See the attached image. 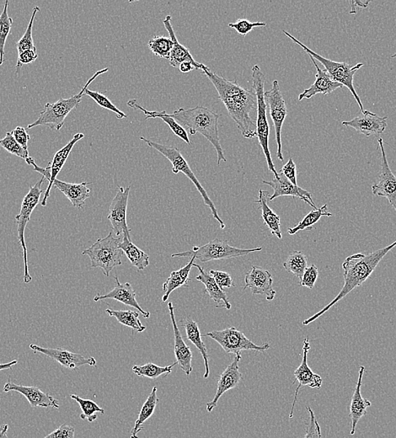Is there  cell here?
<instances>
[{
	"label": "cell",
	"instance_id": "obj_36",
	"mask_svg": "<svg viewBox=\"0 0 396 438\" xmlns=\"http://www.w3.org/2000/svg\"><path fill=\"white\" fill-rule=\"evenodd\" d=\"M106 314L115 317L120 324L128 326L137 332H143L146 326L142 325L140 320V313L132 310H114L113 308L106 310Z\"/></svg>",
	"mask_w": 396,
	"mask_h": 438
},
{
	"label": "cell",
	"instance_id": "obj_1",
	"mask_svg": "<svg viewBox=\"0 0 396 438\" xmlns=\"http://www.w3.org/2000/svg\"><path fill=\"white\" fill-rule=\"evenodd\" d=\"M215 86L220 99L224 103L230 118L237 125L244 137H256V124L253 114L257 109V99L254 89H247L235 80L226 79L212 72L210 69L203 71Z\"/></svg>",
	"mask_w": 396,
	"mask_h": 438
},
{
	"label": "cell",
	"instance_id": "obj_30",
	"mask_svg": "<svg viewBox=\"0 0 396 438\" xmlns=\"http://www.w3.org/2000/svg\"><path fill=\"white\" fill-rule=\"evenodd\" d=\"M127 105L131 107V108L143 111L145 115H146L145 120H149L150 118L162 119L164 122L170 127L171 130L174 133L176 136L181 138V140L186 142L188 145H191L188 132H186L185 128L178 123L176 120L173 119L170 114H167L166 111H162V113H159V111H149L140 106L135 99L128 101Z\"/></svg>",
	"mask_w": 396,
	"mask_h": 438
},
{
	"label": "cell",
	"instance_id": "obj_24",
	"mask_svg": "<svg viewBox=\"0 0 396 438\" xmlns=\"http://www.w3.org/2000/svg\"><path fill=\"white\" fill-rule=\"evenodd\" d=\"M310 57L315 68H317L315 82L312 86L306 89L304 92L300 94L299 96L300 101L304 99H310V98L319 95V94H322L324 96L331 95L337 89L344 87L342 84L336 82L326 70L320 69L317 64V61L312 57L310 56Z\"/></svg>",
	"mask_w": 396,
	"mask_h": 438
},
{
	"label": "cell",
	"instance_id": "obj_41",
	"mask_svg": "<svg viewBox=\"0 0 396 438\" xmlns=\"http://www.w3.org/2000/svg\"><path fill=\"white\" fill-rule=\"evenodd\" d=\"M70 398L79 404L80 409L82 410L80 419L84 420V421L87 420L89 422H93L97 419L96 413L105 414V410L101 408L95 401L82 399V398L77 395H71Z\"/></svg>",
	"mask_w": 396,
	"mask_h": 438
},
{
	"label": "cell",
	"instance_id": "obj_47",
	"mask_svg": "<svg viewBox=\"0 0 396 438\" xmlns=\"http://www.w3.org/2000/svg\"><path fill=\"white\" fill-rule=\"evenodd\" d=\"M318 276L319 271L317 266L312 265L307 268L304 276H302L301 281H300V287L313 289L318 279Z\"/></svg>",
	"mask_w": 396,
	"mask_h": 438
},
{
	"label": "cell",
	"instance_id": "obj_39",
	"mask_svg": "<svg viewBox=\"0 0 396 438\" xmlns=\"http://www.w3.org/2000/svg\"><path fill=\"white\" fill-rule=\"evenodd\" d=\"M177 364L176 361L170 366H159L154 364H146L142 366H133L132 372L137 376L145 377L151 379H155L162 375L166 376L172 372L173 369Z\"/></svg>",
	"mask_w": 396,
	"mask_h": 438
},
{
	"label": "cell",
	"instance_id": "obj_48",
	"mask_svg": "<svg viewBox=\"0 0 396 438\" xmlns=\"http://www.w3.org/2000/svg\"><path fill=\"white\" fill-rule=\"evenodd\" d=\"M209 274L215 279L217 284L219 285V287L222 291H224L225 288H231L235 286L231 276L225 271L211 270Z\"/></svg>",
	"mask_w": 396,
	"mask_h": 438
},
{
	"label": "cell",
	"instance_id": "obj_21",
	"mask_svg": "<svg viewBox=\"0 0 396 438\" xmlns=\"http://www.w3.org/2000/svg\"><path fill=\"white\" fill-rule=\"evenodd\" d=\"M387 118H381L371 111H365L357 118L351 120H344L341 124L346 127L354 128L356 131L366 137L379 136L385 132L387 128Z\"/></svg>",
	"mask_w": 396,
	"mask_h": 438
},
{
	"label": "cell",
	"instance_id": "obj_52",
	"mask_svg": "<svg viewBox=\"0 0 396 438\" xmlns=\"http://www.w3.org/2000/svg\"><path fill=\"white\" fill-rule=\"evenodd\" d=\"M281 172L288 181H290L293 185L298 186L297 183V167L295 161L292 158H289L287 164H284Z\"/></svg>",
	"mask_w": 396,
	"mask_h": 438
},
{
	"label": "cell",
	"instance_id": "obj_58",
	"mask_svg": "<svg viewBox=\"0 0 396 438\" xmlns=\"http://www.w3.org/2000/svg\"><path fill=\"white\" fill-rule=\"evenodd\" d=\"M391 59H396V52L395 53V55L391 56Z\"/></svg>",
	"mask_w": 396,
	"mask_h": 438
},
{
	"label": "cell",
	"instance_id": "obj_46",
	"mask_svg": "<svg viewBox=\"0 0 396 438\" xmlns=\"http://www.w3.org/2000/svg\"><path fill=\"white\" fill-rule=\"evenodd\" d=\"M266 26V24L264 23V22H255V23H252V22L247 19H239L235 22V23H230L229 28L237 30L242 37H246L254 28H264Z\"/></svg>",
	"mask_w": 396,
	"mask_h": 438
},
{
	"label": "cell",
	"instance_id": "obj_5",
	"mask_svg": "<svg viewBox=\"0 0 396 438\" xmlns=\"http://www.w3.org/2000/svg\"><path fill=\"white\" fill-rule=\"evenodd\" d=\"M252 82L253 89L256 92L257 99L256 137H258L262 151L265 155L269 171L274 174V177H278V172L276 171L269 150L270 128L268 117H266L265 101L266 76L258 65H255L252 68Z\"/></svg>",
	"mask_w": 396,
	"mask_h": 438
},
{
	"label": "cell",
	"instance_id": "obj_15",
	"mask_svg": "<svg viewBox=\"0 0 396 438\" xmlns=\"http://www.w3.org/2000/svg\"><path fill=\"white\" fill-rule=\"evenodd\" d=\"M30 348L35 354L41 353V354L50 357L51 359L57 361L66 369H78L79 366L84 365L96 366L95 357L91 356L87 359L86 356L63 349V348H45L35 345V344H30Z\"/></svg>",
	"mask_w": 396,
	"mask_h": 438
},
{
	"label": "cell",
	"instance_id": "obj_28",
	"mask_svg": "<svg viewBox=\"0 0 396 438\" xmlns=\"http://www.w3.org/2000/svg\"><path fill=\"white\" fill-rule=\"evenodd\" d=\"M364 372L365 366H360L357 386H356L353 397H351L349 412V417L351 421V435L355 434L356 427H357L360 419L363 418L364 415H366L367 409L372 405L371 402L365 400L361 394Z\"/></svg>",
	"mask_w": 396,
	"mask_h": 438
},
{
	"label": "cell",
	"instance_id": "obj_22",
	"mask_svg": "<svg viewBox=\"0 0 396 438\" xmlns=\"http://www.w3.org/2000/svg\"><path fill=\"white\" fill-rule=\"evenodd\" d=\"M171 16L169 15L164 20L163 23L164 28L168 31L169 35L173 42V47L171 49L170 56L168 57L169 64L173 67V68H179L182 62H190L195 66L196 70L202 69L203 71L208 69V67L203 64L196 61L193 57L191 56L188 48H186L178 41L175 31L173 30L171 25Z\"/></svg>",
	"mask_w": 396,
	"mask_h": 438
},
{
	"label": "cell",
	"instance_id": "obj_55",
	"mask_svg": "<svg viewBox=\"0 0 396 438\" xmlns=\"http://www.w3.org/2000/svg\"><path fill=\"white\" fill-rule=\"evenodd\" d=\"M179 69L181 73L188 74L191 71L195 70V66L190 62H184L179 67Z\"/></svg>",
	"mask_w": 396,
	"mask_h": 438
},
{
	"label": "cell",
	"instance_id": "obj_19",
	"mask_svg": "<svg viewBox=\"0 0 396 438\" xmlns=\"http://www.w3.org/2000/svg\"><path fill=\"white\" fill-rule=\"evenodd\" d=\"M264 184L268 185L273 189V194L269 196V201H273L280 196H291L293 198H299L308 203L313 209H317V206L315 205L312 198V195L304 189H302L299 186H295L290 181L283 175L280 172L278 177H273L270 181H264Z\"/></svg>",
	"mask_w": 396,
	"mask_h": 438
},
{
	"label": "cell",
	"instance_id": "obj_32",
	"mask_svg": "<svg viewBox=\"0 0 396 438\" xmlns=\"http://www.w3.org/2000/svg\"><path fill=\"white\" fill-rule=\"evenodd\" d=\"M182 327L186 330V337L189 341L193 344V345L198 348L200 353L203 356L204 360V365H205V374L203 375L204 378H208L209 374H210V369H209V360L208 352L205 344L203 341V337L198 327L197 322H195L190 317H186L181 322Z\"/></svg>",
	"mask_w": 396,
	"mask_h": 438
},
{
	"label": "cell",
	"instance_id": "obj_44",
	"mask_svg": "<svg viewBox=\"0 0 396 438\" xmlns=\"http://www.w3.org/2000/svg\"><path fill=\"white\" fill-rule=\"evenodd\" d=\"M84 96H90L91 99L94 100L98 105L102 107V108L113 111V113L115 114V117H117L118 119L128 118V116L123 113L122 111H120L118 107L115 106L113 103L104 95V94L97 91H90V89H86V91H84Z\"/></svg>",
	"mask_w": 396,
	"mask_h": 438
},
{
	"label": "cell",
	"instance_id": "obj_43",
	"mask_svg": "<svg viewBox=\"0 0 396 438\" xmlns=\"http://www.w3.org/2000/svg\"><path fill=\"white\" fill-rule=\"evenodd\" d=\"M39 11L40 8L38 6H35L33 8L32 17H30L28 28H26L23 37H22L16 44L18 53H21L22 52H25L26 50H32V49L35 48L33 38V29L35 17Z\"/></svg>",
	"mask_w": 396,
	"mask_h": 438
},
{
	"label": "cell",
	"instance_id": "obj_16",
	"mask_svg": "<svg viewBox=\"0 0 396 438\" xmlns=\"http://www.w3.org/2000/svg\"><path fill=\"white\" fill-rule=\"evenodd\" d=\"M310 350V338L306 337L304 342V347H302V351H304V355H302V363L300 365L299 368H298L295 371V381H293V384L296 382L299 383V386H298L295 391V400H293L292 409L290 411V415H289V418H293V410H295V406L296 404V401L298 399V394H299V391L301 387L308 386L310 388H322L323 379L319 375L315 374L308 365V361H307V359H308V353Z\"/></svg>",
	"mask_w": 396,
	"mask_h": 438
},
{
	"label": "cell",
	"instance_id": "obj_6",
	"mask_svg": "<svg viewBox=\"0 0 396 438\" xmlns=\"http://www.w3.org/2000/svg\"><path fill=\"white\" fill-rule=\"evenodd\" d=\"M140 140L145 142L146 144L150 147H152V149L157 150L159 153L162 154L164 156V157L170 161L173 167V173L176 174V175L178 173H183L184 175L193 183L196 189H197L200 192V194H201L204 203H205V205L210 208L213 218H215L217 221H219L220 229L225 230V223L220 218L215 204H213V201L210 198H209L206 190L203 189V186L201 184H200L198 179L195 176L193 172L191 171L188 161L185 159L183 155H181V151L175 146L158 144V142L147 140V138H145L144 137H141Z\"/></svg>",
	"mask_w": 396,
	"mask_h": 438
},
{
	"label": "cell",
	"instance_id": "obj_9",
	"mask_svg": "<svg viewBox=\"0 0 396 438\" xmlns=\"http://www.w3.org/2000/svg\"><path fill=\"white\" fill-rule=\"evenodd\" d=\"M261 247L255 249H239L231 247L228 241L215 239L203 247H194L188 252L171 254L175 257H195L198 261L206 263L208 262L225 260V259L237 258L247 254L261 252Z\"/></svg>",
	"mask_w": 396,
	"mask_h": 438
},
{
	"label": "cell",
	"instance_id": "obj_11",
	"mask_svg": "<svg viewBox=\"0 0 396 438\" xmlns=\"http://www.w3.org/2000/svg\"><path fill=\"white\" fill-rule=\"evenodd\" d=\"M202 337H210L220 344L222 349L229 354H240L242 351H256L265 352L270 348L268 343L257 346L249 339L244 333L235 327H230L222 330H213L203 335Z\"/></svg>",
	"mask_w": 396,
	"mask_h": 438
},
{
	"label": "cell",
	"instance_id": "obj_26",
	"mask_svg": "<svg viewBox=\"0 0 396 438\" xmlns=\"http://www.w3.org/2000/svg\"><path fill=\"white\" fill-rule=\"evenodd\" d=\"M84 137V135L83 133L75 134L72 140H71L68 142V144H67L64 147H62L60 150L57 152L55 157H53L52 160V162L48 164L47 169H48L49 172H50V177H49L47 180L49 185L45 191V195H44V198L41 203L43 207H45V206L47 205V200L49 196H50V191L52 190V183L56 180L57 176L59 175L61 169H63L66 161L68 160L71 151H72V150L74 149V145H77V142L79 140H81Z\"/></svg>",
	"mask_w": 396,
	"mask_h": 438
},
{
	"label": "cell",
	"instance_id": "obj_56",
	"mask_svg": "<svg viewBox=\"0 0 396 438\" xmlns=\"http://www.w3.org/2000/svg\"><path fill=\"white\" fill-rule=\"evenodd\" d=\"M9 430V425H2L0 426V438H9L7 432Z\"/></svg>",
	"mask_w": 396,
	"mask_h": 438
},
{
	"label": "cell",
	"instance_id": "obj_25",
	"mask_svg": "<svg viewBox=\"0 0 396 438\" xmlns=\"http://www.w3.org/2000/svg\"><path fill=\"white\" fill-rule=\"evenodd\" d=\"M169 312H170V316L171 323L173 326V330H174V352L176 359V363L180 366L183 372L189 376L193 371V365H191V361H193V352L191 351V348L186 346L184 342L183 337L178 328L176 320L174 314V307H173L172 303H168Z\"/></svg>",
	"mask_w": 396,
	"mask_h": 438
},
{
	"label": "cell",
	"instance_id": "obj_3",
	"mask_svg": "<svg viewBox=\"0 0 396 438\" xmlns=\"http://www.w3.org/2000/svg\"><path fill=\"white\" fill-rule=\"evenodd\" d=\"M170 115L182 127L188 128L191 135L200 133L211 142L217 152V165H220L222 161L226 162L219 135L220 114L207 107L197 106L191 109L180 108Z\"/></svg>",
	"mask_w": 396,
	"mask_h": 438
},
{
	"label": "cell",
	"instance_id": "obj_35",
	"mask_svg": "<svg viewBox=\"0 0 396 438\" xmlns=\"http://www.w3.org/2000/svg\"><path fill=\"white\" fill-rule=\"evenodd\" d=\"M157 391V387L154 386L148 398H147L143 408H142L140 410L139 417H137V421L135 422V427H133L131 432V438H139V433L142 430H144V424L154 415V410L157 409V406L159 403Z\"/></svg>",
	"mask_w": 396,
	"mask_h": 438
},
{
	"label": "cell",
	"instance_id": "obj_13",
	"mask_svg": "<svg viewBox=\"0 0 396 438\" xmlns=\"http://www.w3.org/2000/svg\"><path fill=\"white\" fill-rule=\"evenodd\" d=\"M378 142L382 152L381 172L375 184L372 186V192L376 196H384L387 198L396 212V176L391 172L387 160L383 138L380 137Z\"/></svg>",
	"mask_w": 396,
	"mask_h": 438
},
{
	"label": "cell",
	"instance_id": "obj_37",
	"mask_svg": "<svg viewBox=\"0 0 396 438\" xmlns=\"http://www.w3.org/2000/svg\"><path fill=\"white\" fill-rule=\"evenodd\" d=\"M327 204H324L322 208L313 209L305 218L295 228H289L288 233L289 235H295L299 231L312 230L313 226L317 223L322 217H332V213L327 211Z\"/></svg>",
	"mask_w": 396,
	"mask_h": 438
},
{
	"label": "cell",
	"instance_id": "obj_31",
	"mask_svg": "<svg viewBox=\"0 0 396 438\" xmlns=\"http://www.w3.org/2000/svg\"><path fill=\"white\" fill-rule=\"evenodd\" d=\"M196 258L191 257L190 262L180 270L172 271L168 279L163 284L164 295L162 302H166L171 293L180 288H188L190 281L189 274L191 267L193 266Z\"/></svg>",
	"mask_w": 396,
	"mask_h": 438
},
{
	"label": "cell",
	"instance_id": "obj_18",
	"mask_svg": "<svg viewBox=\"0 0 396 438\" xmlns=\"http://www.w3.org/2000/svg\"><path fill=\"white\" fill-rule=\"evenodd\" d=\"M240 360H242V354L235 355L232 363L227 366L224 373L220 375L219 380H217L216 395L206 406L208 413H211L215 410L217 402H219L222 395L225 394L227 391L237 387L239 382L242 381V374L239 370Z\"/></svg>",
	"mask_w": 396,
	"mask_h": 438
},
{
	"label": "cell",
	"instance_id": "obj_33",
	"mask_svg": "<svg viewBox=\"0 0 396 438\" xmlns=\"http://www.w3.org/2000/svg\"><path fill=\"white\" fill-rule=\"evenodd\" d=\"M269 196L270 193L268 191L260 190L256 203L260 205L261 217L264 218L265 225L268 226L271 235L277 236L279 240H282L281 219L269 207L268 204V198H269Z\"/></svg>",
	"mask_w": 396,
	"mask_h": 438
},
{
	"label": "cell",
	"instance_id": "obj_4",
	"mask_svg": "<svg viewBox=\"0 0 396 438\" xmlns=\"http://www.w3.org/2000/svg\"><path fill=\"white\" fill-rule=\"evenodd\" d=\"M108 68L97 71V72L92 76V77L88 80L81 91L77 95H74L69 99H63L61 98L55 103H47L44 109L43 110L40 117L38 120H35L34 123L28 125V129L34 128L38 126H47L51 129V130L60 131L61 128L64 127L65 119L68 117V115L74 109L79 106V103L81 102L82 98L84 96V91L90 84L94 82V80L106 72H108Z\"/></svg>",
	"mask_w": 396,
	"mask_h": 438
},
{
	"label": "cell",
	"instance_id": "obj_49",
	"mask_svg": "<svg viewBox=\"0 0 396 438\" xmlns=\"http://www.w3.org/2000/svg\"><path fill=\"white\" fill-rule=\"evenodd\" d=\"M38 55L37 48L32 49V50H26L19 53L18 56L17 64L16 67V74H19L22 66L25 64H33L38 60Z\"/></svg>",
	"mask_w": 396,
	"mask_h": 438
},
{
	"label": "cell",
	"instance_id": "obj_27",
	"mask_svg": "<svg viewBox=\"0 0 396 438\" xmlns=\"http://www.w3.org/2000/svg\"><path fill=\"white\" fill-rule=\"evenodd\" d=\"M92 184L93 182L86 181L74 184V183H67L56 179L52 183V186H55L57 190L60 191L70 201L74 208L83 209L86 205V201L91 196V189H89L87 186Z\"/></svg>",
	"mask_w": 396,
	"mask_h": 438
},
{
	"label": "cell",
	"instance_id": "obj_7",
	"mask_svg": "<svg viewBox=\"0 0 396 438\" xmlns=\"http://www.w3.org/2000/svg\"><path fill=\"white\" fill-rule=\"evenodd\" d=\"M283 33L285 34L288 38H290L293 43L299 45L300 47L304 49V50L308 53L309 56L312 57L315 60L319 61L320 64L324 66V70L330 74L331 77L335 80L336 82L342 84V86L348 88L351 93V95L353 96L356 101H357L360 110H361L362 113H364L365 110L363 109V103L361 99H360L357 91H356L353 84L355 74L357 73L358 70L362 68L363 64H358L355 66H351L349 62H335L326 59V57L320 56L318 53L315 52L308 47H306L305 45L302 44L295 37H293V35L289 34L285 30H283Z\"/></svg>",
	"mask_w": 396,
	"mask_h": 438
},
{
	"label": "cell",
	"instance_id": "obj_14",
	"mask_svg": "<svg viewBox=\"0 0 396 438\" xmlns=\"http://www.w3.org/2000/svg\"><path fill=\"white\" fill-rule=\"evenodd\" d=\"M130 190V186H127L126 189L118 186L117 195L115 196L110 205L108 218L117 236L123 234L130 235L131 230L127 223V209Z\"/></svg>",
	"mask_w": 396,
	"mask_h": 438
},
{
	"label": "cell",
	"instance_id": "obj_17",
	"mask_svg": "<svg viewBox=\"0 0 396 438\" xmlns=\"http://www.w3.org/2000/svg\"><path fill=\"white\" fill-rule=\"evenodd\" d=\"M244 290L250 288L253 294L264 295L268 301H273L276 291L273 289V276L268 270L254 266L246 274Z\"/></svg>",
	"mask_w": 396,
	"mask_h": 438
},
{
	"label": "cell",
	"instance_id": "obj_59",
	"mask_svg": "<svg viewBox=\"0 0 396 438\" xmlns=\"http://www.w3.org/2000/svg\"><path fill=\"white\" fill-rule=\"evenodd\" d=\"M0 400H1V395H0Z\"/></svg>",
	"mask_w": 396,
	"mask_h": 438
},
{
	"label": "cell",
	"instance_id": "obj_57",
	"mask_svg": "<svg viewBox=\"0 0 396 438\" xmlns=\"http://www.w3.org/2000/svg\"><path fill=\"white\" fill-rule=\"evenodd\" d=\"M17 364V360L11 361V363L0 364V371L11 369L13 366Z\"/></svg>",
	"mask_w": 396,
	"mask_h": 438
},
{
	"label": "cell",
	"instance_id": "obj_45",
	"mask_svg": "<svg viewBox=\"0 0 396 438\" xmlns=\"http://www.w3.org/2000/svg\"><path fill=\"white\" fill-rule=\"evenodd\" d=\"M0 146L9 152V153L17 156V157L24 159L25 160L30 157L29 151L25 150L23 147L18 144L11 132L7 133L6 137L0 140Z\"/></svg>",
	"mask_w": 396,
	"mask_h": 438
},
{
	"label": "cell",
	"instance_id": "obj_29",
	"mask_svg": "<svg viewBox=\"0 0 396 438\" xmlns=\"http://www.w3.org/2000/svg\"><path fill=\"white\" fill-rule=\"evenodd\" d=\"M193 266L198 268L199 271V275L196 278V280L205 286L204 293L209 295L216 308H226V310H230L232 306H231L226 293L220 289L212 275L204 271L203 268L198 264L194 263Z\"/></svg>",
	"mask_w": 396,
	"mask_h": 438
},
{
	"label": "cell",
	"instance_id": "obj_50",
	"mask_svg": "<svg viewBox=\"0 0 396 438\" xmlns=\"http://www.w3.org/2000/svg\"><path fill=\"white\" fill-rule=\"evenodd\" d=\"M307 410L310 413V423L308 428H307L306 434L304 438H322V432H320V427L317 422V417L314 411L310 406Z\"/></svg>",
	"mask_w": 396,
	"mask_h": 438
},
{
	"label": "cell",
	"instance_id": "obj_54",
	"mask_svg": "<svg viewBox=\"0 0 396 438\" xmlns=\"http://www.w3.org/2000/svg\"><path fill=\"white\" fill-rule=\"evenodd\" d=\"M370 0L368 1H360V0H354V1H349L351 10L350 11V14H356L357 13V9H366L370 4Z\"/></svg>",
	"mask_w": 396,
	"mask_h": 438
},
{
	"label": "cell",
	"instance_id": "obj_20",
	"mask_svg": "<svg viewBox=\"0 0 396 438\" xmlns=\"http://www.w3.org/2000/svg\"><path fill=\"white\" fill-rule=\"evenodd\" d=\"M4 391L6 393L14 391L20 393L22 395L26 398L29 401V404L32 408H56L60 409V402L46 393H44L40 388L35 386H20L15 383L11 382V380L4 384Z\"/></svg>",
	"mask_w": 396,
	"mask_h": 438
},
{
	"label": "cell",
	"instance_id": "obj_51",
	"mask_svg": "<svg viewBox=\"0 0 396 438\" xmlns=\"http://www.w3.org/2000/svg\"><path fill=\"white\" fill-rule=\"evenodd\" d=\"M74 428L72 426L64 424L43 438H74Z\"/></svg>",
	"mask_w": 396,
	"mask_h": 438
},
{
	"label": "cell",
	"instance_id": "obj_42",
	"mask_svg": "<svg viewBox=\"0 0 396 438\" xmlns=\"http://www.w3.org/2000/svg\"><path fill=\"white\" fill-rule=\"evenodd\" d=\"M148 46L155 56L168 60L173 47V42L171 38L164 37V35H154L153 38L149 40Z\"/></svg>",
	"mask_w": 396,
	"mask_h": 438
},
{
	"label": "cell",
	"instance_id": "obj_23",
	"mask_svg": "<svg viewBox=\"0 0 396 438\" xmlns=\"http://www.w3.org/2000/svg\"><path fill=\"white\" fill-rule=\"evenodd\" d=\"M114 279L115 281V288L105 295L97 293L94 298V301L98 302L104 301V299H114V301L122 303L123 305L136 308L137 311L143 315L145 319L149 318L150 313L144 310L139 305V303H137L136 293L133 290L132 285L129 283H120L118 276H115Z\"/></svg>",
	"mask_w": 396,
	"mask_h": 438
},
{
	"label": "cell",
	"instance_id": "obj_2",
	"mask_svg": "<svg viewBox=\"0 0 396 438\" xmlns=\"http://www.w3.org/2000/svg\"><path fill=\"white\" fill-rule=\"evenodd\" d=\"M395 247L396 241L393 244L388 245V247L378 249L376 252L370 254L358 253L346 257L344 262L342 263V268L344 270V288H341L339 294L328 305L324 307L322 310L317 313V314L310 317L309 319L305 320L302 322V325H308L312 323L319 317H322L324 313L330 310L336 303L344 299L353 289L362 286L365 281L370 278L373 271L376 269L382 259Z\"/></svg>",
	"mask_w": 396,
	"mask_h": 438
},
{
	"label": "cell",
	"instance_id": "obj_8",
	"mask_svg": "<svg viewBox=\"0 0 396 438\" xmlns=\"http://www.w3.org/2000/svg\"><path fill=\"white\" fill-rule=\"evenodd\" d=\"M122 239L114 238L113 232L105 238L97 240L90 248L84 249L83 254L91 259V268H101L106 276H109L115 267L122 265L123 250L119 248Z\"/></svg>",
	"mask_w": 396,
	"mask_h": 438
},
{
	"label": "cell",
	"instance_id": "obj_40",
	"mask_svg": "<svg viewBox=\"0 0 396 438\" xmlns=\"http://www.w3.org/2000/svg\"><path fill=\"white\" fill-rule=\"evenodd\" d=\"M9 1L4 2V10L0 14V65L4 64V55H6V43L9 35L11 33L13 20L8 15Z\"/></svg>",
	"mask_w": 396,
	"mask_h": 438
},
{
	"label": "cell",
	"instance_id": "obj_34",
	"mask_svg": "<svg viewBox=\"0 0 396 438\" xmlns=\"http://www.w3.org/2000/svg\"><path fill=\"white\" fill-rule=\"evenodd\" d=\"M119 248L126 254L129 262L137 271H144L149 265V256L143 250L137 248L131 241L130 235L123 234Z\"/></svg>",
	"mask_w": 396,
	"mask_h": 438
},
{
	"label": "cell",
	"instance_id": "obj_10",
	"mask_svg": "<svg viewBox=\"0 0 396 438\" xmlns=\"http://www.w3.org/2000/svg\"><path fill=\"white\" fill-rule=\"evenodd\" d=\"M44 181H45V177H43L41 180L35 183L33 186L30 187L28 193L25 196L23 201H22L20 213L16 216L18 240H19V244L22 249H23L25 283H30V281H33L32 276H30L29 272L28 248H26L25 240V230L34 209L37 208V206L40 203V198H41V195L43 192L42 186Z\"/></svg>",
	"mask_w": 396,
	"mask_h": 438
},
{
	"label": "cell",
	"instance_id": "obj_12",
	"mask_svg": "<svg viewBox=\"0 0 396 438\" xmlns=\"http://www.w3.org/2000/svg\"><path fill=\"white\" fill-rule=\"evenodd\" d=\"M265 101L266 104L269 106L271 118L274 125L276 142L278 145L277 157L279 160L283 161L281 134L284 120L288 116V110L278 80H274L271 91L265 92Z\"/></svg>",
	"mask_w": 396,
	"mask_h": 438
},
{
	"label": "cell",
	"instance_id": "obj_38",
	"mask_svg": "<svg viewBox=\"0 0 396 438\" xmlns=\"http://www.w3.org/2000/svg\"><path fill=\"white\" fill-rule=\"evenodd\" d=\"M308 266V261L304 253L301 252H293L288 257L286 262L283 263V267L290 274L297 276L301 281L302 276L305 274L307 267Z\"/></svg>",
	"mask_w": 396,
	"mask_h": 438
},
{
	"label": "cell",
	"instance_id": "obj_53",
	"mask_svg": "<svg viewBox=\"0 0 396 438\" xmlns=\"http://www.w3.org/2000/svg\"><path fill=\"white\" fill-rule=\"evenodd\" d=\"M13 137L23 149L28 151V142L30 140V135L26 130V128L22 127H17L12 132Z\"/></svg>",
	"mask_w": 396,
	"mask_h": 438
}]
</instances>
